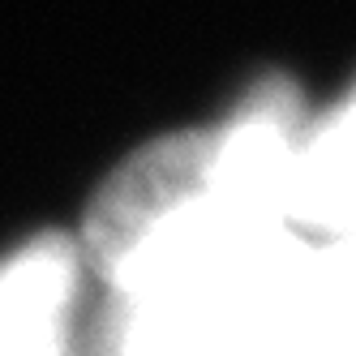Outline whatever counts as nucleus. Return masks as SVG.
Listing matches in <instances>:
<instances>
[{"label":"nucleus","instance_id":"f257e3e1","mask_svg":"<svg viewBox=\"0 0 356 356\" xmlns=\"http://www.w3.org/2000/svg\"><path fill=\"white\" fill-rule=\"evenodd\" d=\"M309 245L292 227L232 232L116 300L108 356H266Z\"/></svg>","mask_w":356,"mask_h":356},{"label":"nucleus","instance_id":"f03ea898","mask_svg":"<svg viewBox=\"0 0 356 356\" xmlns=\"http://www.w3.org/2000/svg\"><path fill=\"white\" fill-rule=\"evenodd\" d=\"M253 227L284 223H258L227 207L215 185V134L189 129L146 142L99 185L82 253L112 296L129 300L185 253Z\"/></svg>","mask_w":356,"mask_h":356},{"label":"nucleus","instance_id":"7ed1b4c3","mask_svg":"<svg viewBox=\"0 0 356 356\" xmlns=\"http://www.w3.org/2000/svg\"><path fill=\"white\" fill-rule=\"evenodd\" d=\"M82 249L43 232L0 262V356H69Z\"/></svg>","mask_w":356,"mask_h":356},{"label":"nucleus","instance_id":"20e7f679","mask_svg":"<svg viewBox=\"0 0 356 356\" xmlns=\"http://www.w3.org/2000/svg\"><path fill=\"white\" fill-rule=\"evenodd\" d=\"M288 223L356 236V86L318 124H305L288 176Z\"/></svg>","mask_w":356,"mask_h":356},{"label":"nucleus","instance_id":"39448f33","mask_svg":"<svg viewBox=\"0 0 356 356\" xmlns=\"http://www.w3.org/2000/svg\"><path fill=\"white\" fill-rule=\"evenodd\" d=\"M356 348V236L309 249L266 356H318Z\"/></svg>","mask_w":356,"mask_h":356},{"label":"nucleus","instance_id":"423d86ee","mask_svg":"<svg viewBox=\"0 0 356 356\" xmlns=\"http://www.w3.org/2000/svg\"><path fill=\"white\" fill-rule=\"evenodd\" d=\"M318 356H356V348H339V352H318Z\"/></svg>","mask_w":356,"mask_h":356}]
</instances>
